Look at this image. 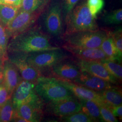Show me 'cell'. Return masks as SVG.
<instances>
[{"instance_id": "6da1fadb", "label": "cell", "mask_w": 122, "mask_h": 122, "mask_svg": "<svg viewBox=\"0 0 122 122\" xmlns=\"http://www.w3.org/2000/svg\"><path fill=\"white\" fill-rule=\"evenodd\" d=\"M60 48L53 45L48 36L37 27H30L12 37L7 46L8 53H30Z\"/></svg>"}, {"instance_id": "7a4b0ae2", "label": "cell", "mask_w": 122, "mask_h": 122, "mask_svg": "<svg viewBox=\"0 0 122 122\" xmlns=\"http://www.w3.org/2000/svg\"><path fill=\"white\" fill-rule=\"evenodd\" d=\"M35 89L45 104L75 97L70 90L56 77L41 76L35 83Z\"/></svg>"}, {"instance_id": "3957f363", "label": "cell", "mask_w": 122, "mask_h": 122, "mask_svg": "<svg viewBox=\"0 0 122 122\" xmlns=\"http://www.w3.org/2000/svg\"><path fill=\"white\" fill-rule=\"evenodd\" d=\"M65 35L84 31L96 30L98 27L87 6L84 3L74 7L66 14Z\"/></svg>"}, {"instance_id": "277c9868", "label": "cell", "mask_w": 122, "mask_h": 122, "mask_svg": "<svg viewBox=\"0 0 122 122\" xmlns=\"http://www.w3.org/2000/svg\"><path fill=\"white\" fill-rule=\"evenodd\" d=\"M69 55L64 49L59 48L28 53L27 60L43 76L54 66L70 58Z\"/></svg>"}, {"instance_id": "5b68a950", "label": "cell", "mask_w": 122, "mask_h": 122, "mask_svg": "<svg viewBox=\"0 0 122 122\" xmlns=\"http://www.w3.org/2000/svg\"><path fill=\"white\" fill-rule=\"evenodd\" d=\"M35 83L22 79L11 97L15 109L21 105H29L44 110L45 104L36 92Z\"/></svg>"}, {"instance_id": "8992f818", "label": "cell", "mask_w": 122, "mask_h": 122, "mask_svg": "<svg viewBox=\"0 0 122 122\" xmlns=\"http://www.w3.org/2000/svg\"><path fill=\"white\" fill-rule=\"evenodd\" d=\"M106 31H84L63 35L66 44L81 48H100L104 39L108 35Z\"/></svg>"}, {"instance_id": "52a82bcc", "label": "cell", "mask_w": 122, "mask_h": 122, "mask_svg": "<svg viewBox=\"0 0 122 122\" xmlns=\"http://www.w3.org/2000/svg\"><path fill=\"white\" fill-rule=\"evenodd\" d=\"M45 112L49 114L61 117L81 111V105L76 97L51 102L46 104Z\"/></svg>"}, {"instance_id": "ba28073f", "label": "cell", "mask_w": 122, "mask_h": 122, "mask_svg": "<svg viewBox=\"0 0 122 122\" xmlns=\"http://www.w3.org/2000/svg\"><path fill=\"white\" fill-rule=\"evenodd\" d=\"M38 15L20 10L13 20L5 26L10 37H13L30 28L36 21Z\"/></svg>"}, {"instance_id": "9c48e42d", "label": "cell", "mask_w": 122, "mask_h": 122, "mask_svg": "<svg viewBox=\"0 0 122 122\" xmlns=\"http://www.w3.org/2000/svg\"><path fill=\"white\" fill-rule=\"evenodd\" d=\"M27 56V54L23 53H8V59L16 67L23 80L36 82L42 75L29 64Z\"/></svg>"}, {"instance_id": "30bf717a", "label": "cell", "mask_w": 122, "mask_h": 122, "mask_svg": "<svg viewBox=\"0 0 122 122\" xmlns=\"http://www.w3.org/2000/svg\"><path fill=\"white\" fill-rule=\"evenodd\" d=\"M76 59L74 61L81 71L96 76L114 85H117L118 83V80L109 73L100 61H87Z\"/></svg>"}, {"instance_id": "8fae6325", "label": "cell", "mask_w": 122, "mask_h": 122, "mask_svg": "<svg viewBox=\"0 0 122 122\" xmlns=\"http://www.w3.org/2000/svg\"><path fill=\"white\" fill-rule=\"evenodd\" d=\"M58 79L65 86L70 90L74 96L77 99L92 100L96 102L99 106L109 107V105H108L105 102L102 96L97 92L67 80Z\"/></svg>"}, {"instance_id": "7c38bea8", "label": "cell", "mask_w": 122, "mask_h": 122, "mask_svg": "<svg viewBox=\"0 0 122 122\" xmlns=\"http://www.w3.org/2000/svg\"><path fill=\"white\" fill-rule=\"evenodd\" d=\"M69 58L61 61L50 69L51 74L56 78L72 81L78 77L81 71L75 61L69 60Z\"/></svg>"}, {"instance_id": "4fadbf2b", "label": "cell", "mask_w": 122, "mask_h": 122, "mask_svg": "<svg viewBox=\"0 0 122 122\" xmlns=\"http://www.w3.org/2000/svg\"><path fill=\"white\" fill-rule=\"evenodd\" d=\"M44 28L51 35L58 36L62 32L61 9L58 4H54L49 10L44 20Z\"/></svg>"}, {"instance_id": "5bb4252c", "label": "cell", "mask_w": 122, "mask_h": 122, "mask_svg": "<svg viewBox=\"0 0 122 122\" xmlns=\"http://www.w3.org/2000/svg\"><path fill=\"white\" fill-rule=\"evenodd\" d=\"M71 82L96 92L117 87L114 84L84 71H81L78 77Z\"/></svg>"}, {"instance_id": "9a60e30c", "label": "cell", "mask_w": 122, "mask_h": 122, "mask_svg": "<svg viewBox=\"0 0 122 122\" xmlns=\"http://www.w3.org/2000/svg\"><path fill=\"white\" fill-rule=\"evenodd\" d=\"M63 48L76 58L87 61H100L109 59L100 48H81L71 47L66 44Z\"/></svg>"}, {"instance_id": "2e32d148", "label": "cell", "mask_w": 122, "mask_h": 122, "mask_svg": "<svg viewBox=\"0 0 122 122\" xmlns=\"http://www.w3.org/2000/svg\"><path fill=\"white\" fill-rule=\"evenodd\" d=\"M3 84L11 96L14 90L22 80L16 67L7 59L3 62Z\"/></svg>"}, {"instance_id": "e0dca14e", "label": "cell", "mask_w": 122, "mask_h": 122, "mask_svg": "<svg viewBox=\"0 0 122 122\" xmlns=\"http://www.w3.org/2000/svg\"><path fill=\"white\" fill-rule=\"evenodd\" d=\"M15 116L24 118L28 122H40L44 117V110L29 105H20L15 109Z\"/></svg>"}, {"instance_id": "ac0fdd59", "label": "cell", "mask_w": 122, "mask_h": 122, "mask_svg": "<svg viewBox=\"0 0 122 122\" xmlns=\"http://www.w3.org/2000/svg\"><path fill=\"white\" fill-rule=\"evenodd\" d=\"M78 100L81 105V111L91 118L94 122H103L99 105L92 100L82 99Z\"/></svg>"}, {"instance_id": "d6986e66", "label": "cell", "mask_w": 122, "mask_h": 122, "mask_svg": "<svg viewBox=\"0 0 122 122\" xmlns=\"http://www.w3.org/2000/svg\"><path fill=\"white\" fill-rule=\"evenodd\" d=\"M100 48L109 59L121 62L122 58L119 56L117 49L114 43L111 32H108L107 36L102 42Z\"/></svg>"}, {"instance_id": "ffe728a7", "label": "cell", "mask_w": 122, "mask_h": 122, "mask_svg": "<svg viewBox=\"0 0 122 122\" xmlns=\"http://www.w3.org/2000/svg\"><path fill=\"white\" fill-rule=\"evenodd\" d=\"M97 92L102 96L108 105L111 106L122 105V92L118 87L110 88Z\"/></svg>"}, {"instance_id": "44dd1931", "label": "cell", "mask_w": 122, "mask_h": 122, "mask_svg": "<svg viewBox=\"0 0 122 122\" xmlns=\"http://www.w3.org/2000/svg\"><path fill=\"white\" fill-rule=\"evenodd\" d=\"M20 7L0 5V22L6 26L17 15Z\"/></svg>"}, {"instance_id": "7402d4cb", "label": "cell", "mask_w": 122, "mask_h": 122, "mask_svg": "<svg viewBox=\"0 0 122 122\" xmlns=\"http://www.w3.org/2000/svg\"><path fill=\"white\" fill-rule=\"evenodd\" d=\"M100 62L110 74L117 79L119 81H122V66L120 63V62L109 59L102 60L100 61Z\"/></svg>"}, {"instance_id": "603a6c76", "label": "cell", "mask_w": 122, "mask_h": 122, "mask_svg": "<svg viewBox=\"0 0 122 122\" xmlns=\"http://www.w3.org/2000/svg\"><path fill=\"white\" fill-rule=\"evenodd\" d=\"M15 113V109L10 99L0 107V122H11Z\"/></svg>"}, {"instance_id": "cb8c5ba5", "label": "cell", "mask_w": 122, "mask_h": 122, "mask_svg": "<svg viewBox=\"0 0 122 122\" xmlns=\"http://www.w3.org/2000/svg\"><path fill=\"white\" fill-rule=\"evenodd\" d=\"M9 38L5 26L0 22V54L4 61L8 59L7 46Z\"/></svg>"}, {"instance_id": "d4e9b609", "label": "cell", "mask_w": 122, "mask_h": 122, "mask_svg": "<svg viewBox=\"0 0 122 122\" xmlns=\"http://www.w3.org/2000/svg\"><path fill=\"white\" fill-rule=\"evenodd\" d=\"M59 120L61 122H94L91 118L81 111L60 117Z\"/></svg>"}, {"instance_id": "484cf974", "label": "cell", "mask_w": 122, "mask_h": 122, "mask_svg": "<svg viewBox=\"0 0 122 122\" xmlns=\"http://www.w3.org/2000/svg\"><path fill=\"white\" fill-rule=\"evenodd\" d=\"M103 20L106 25L120 24L122 23V9H117L106 14Z\"/></svg>"}, {"instance_id": "4316f807", "label": "cell", "mask_w": 122, "mask_h": 122, "mask_svg": "<svg viewBox=\"0 0 122 122\" xmlns=\"http://www.w3.org/2000/svg\"><path fill=\"white\" fill-rule=\"evenodd\" d=\"M45 0H22L20 10L30 12H35L44 4Z\"/></svg>"}, {"instance_id": "83f0119b", "label": "cell", "mask_w": 122, "mask_h": 122, "mask_svg": "<svg viewBox=\"0 0 122 122\" xmlns=\"http://www.w3.org/2000/svg\"><path fill=\"white\" fill-rule=\"evenodd\" d=\"M104 4V0H88L86 3L90 12L95 18L103 8Z\"/></svg>"}, {"instance_id": "f1b7e54d", "label": "cell", "mask_w": 122, "mask_h": 122, "mask_svg": "<svg viewBox=\"0 0 122 122\" xmlns=\"http://www.w3.org/2000/svg\"><path fill=\"white\" fill-rule=\"evenodd\" d=\"M114 43L117 49L119 57H122V32L121 28L111 33Z\"/></svg>"}, {"instance_id": "f546056e", "label": "cell", "mask_w": 122, "mask_h": 122, "mask_svg": "<svg viewBox=\"0 0 122 122\" xmlns=\"http://www.w3.org/2000/svg\"><path fill=\"white\" fill-rule=\"evenodd\" d=\"M100 114L103 122H117L118 119L107 107L99 106Z\"/></svg>"}, {"instance_id": "4dcf8cb0", "label": "cell", "mask_w": 122, "mask_h": 122, "mask_svg": "<svg viewBox=\"0 0 122 122\" xmlns=\"http://www.w3.org/2000/svg\"><path fill=\"white\" fill-rule=\"evenodd\" d=\"M11 96L3 83L0 85V107L11 99Z\"/></svg>"}, {"instance_id": "1f68e13d", "label": "cell", "mask_w": 122, "mask_h": 122, "mask_svg": "<svg viewBox=\"0 0 122 122\" xmlns=\"http://www.w3.org/2000/svg\"><path fill=\"white\" fill-rule=\"evenodd\" d=\"M79 0H64V8L66 14L74 8Z\"/></svg>"}, {"instance_id": "d6a6232c", "label": "cell", "mask_w": 122, "mask_h": 122, "mask_svg": "<svg viewBox=\"0 0 122 122\" xmlns=\"http://www.w3.org/2000/svg\"><path fill=\"white\" fill-rule=\"evenodd\" d=\"M109 108L113 115L116 117L119 118L122 120V105H120L118 106H111L109 105Z\"/></svg>"}, {"instance_id": "836d02e7", "label": "cell", "mask_w": 122, "mask_h": 122, "mask_svg": "<svg viewBox=\"0 0 122 122\" xmlns=\"http://www.w3.org/2000/svg\"><path fill=\"white\" fill-rule=\"evenodd\" d=\"M22 0H0V5H12L20 7Z\"/></svg>"}, {"instance_id": "e575fe53", "label": "cell", "mask_w": 122, "mask_h": 122, "mask_svg": "<svg viewBox=\"0 0 122 122\" xmlns=\"http://www.w3.org/2000/svg\"><path fill=\"white\" fill-rule=\"evenodd\" d=\"M4 81V70L3 63L0 64V85L3 83Z\"/></svg>"}, {"instance_id": "d590c367", "label": "cell", "mask_w": 122, "mask_h": 122, "mask_svg": "<svg viewBox=\"0 0 122 122\" xmlns=\"http://www.w3.org/2000/svg\"><path fill=\"white\" fill-rule=\"evenodd\" d=\"M11 122H28L24 118H21L20 117L15 116L14 118H13Z\"/></svg>"}, {"instance_id": "8d00e7d4", "label": "cell", "mask_w": 122, "mask_h": 122, "mask_svg": "<svg viewBox=\"0 0 122 122\" xmlns=\"http://www.w3.org/2000/svg\"><path fill=\"white\" fill-rule=\"evenodd\" d=\"M3 62H4V61H3V59H2V57H1V55H0V64H2V63H3Z\"/></svg>"}]
</instances>
